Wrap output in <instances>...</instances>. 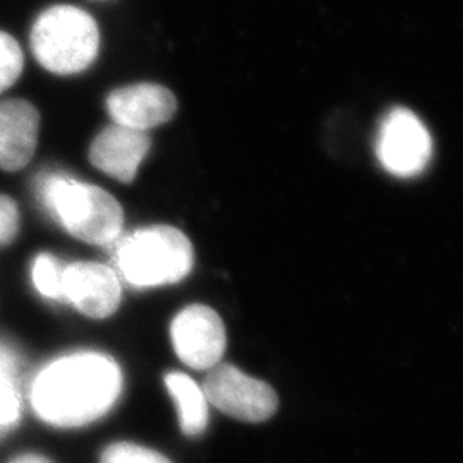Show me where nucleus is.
<instances>
[{
	"label": "nucleus",
	"instance_id": "nucleus-1",
	"mask_svg": "<svg viewBox=\"0 0 463 463\" xmlns=\"http://www.w3.org/2000/svg\"><path fill=\"white\" fill-rule=\"evenodd\" d=\"M122 371L101 352L84 350L45 365L32 384L34 414L53 428H83L109 414L122 393Z\"/></svg>",
	"mask_w": 463,
	"mask_h": 463
},
{
	"label": "nucleus",
	"instance_id": "nucleus-2",
	"mask_svg": "<svg viewBox=\"0 0 463 463\" xmlns=\"http://www.w3.org/2000/svg\"><path fill=\"white\" fill-rule=\"evenodd\" d=\"M36 194L43 210L64 231L86 244L107 246L120 237L122 206L99 185L50 172L38 179Z\"/></svg>",
	"mask_w": 463,
	"mask_h": 463
},
{
	"label": "nucleus",
	"instance_id": "nucleus-3",
	"mask_svg": "<svg viewBox=\"0 0 463 463\" xmlns=\"http://www.w3.org/2000/svg\"><path fill=\"white\" fill-rule=\"evenodd\" d=\"M120 277L136 288L165 287L184 280L194 266V249L184 232L153 225L124 237L114 250Z\"/></svg>",
	"mask_w": 463,
	"mask_h": 463
},
{
	"label": "nucleus",
	"instance_id": "nucleus-4",
	"mask_svg": "<svg viewBox=\"0 0 463 463\" xmlns=\"http://www.w3.org/2000/svg\"><path fill=\"white\" fill-rule=\"evenodd\" d=\"M99 49V26L80 7L55 5L34 21L32 50L36 61L53 74L83 72L97 59Z\"/></svg>",
	"mask_w": 463,
	"mask_h": 463
},
{
	"label": "nucleus",
	"instance_id": "nucleus-5",
	"mask_svg": "<svg viewBox=\"0 0 463 463\" xmlns=\"http://www.w3.org/2000/svg\"><path fill=\"white\" fill-rule=\"evenodd\" d=\"M380 165L398 179L422 174L432 158V137L426 124L405 107H395L381 118L376 136Z\"/></svg>",
	"mask_w": 463,
	"mask_h": 463
},
{
	"label": "nucleus",
	"instance_id": "nucleus-6",
	"mask_svg": "<svg viewBox=\"0 0 463 463\" xmlns=\"http://www.w3.org/2000/svg\"><path fill=\"white\" fill-rule=\"evenodd\" d=\"M208 403L241 422H265L279 411V397L265 381L232 364L215 365L203 383Z\"/></svg>",
	"mask_w": 463,
	"mask_h": 463
},
{
	"label": "nucleus",
	"instance_id": "nucleus-7",
	"mask_svg": "<svg viewBox=\"0 0 463 463\" xmlns=\"http://www.w3.org/2000/svg\"><path fill=\"white\" fill-rule=\"evenodd\" d=\"M170 338L177 357L196 371H210L222 363L227 331L215 309L193 304L184 307L170 325Z\"/></svg>",
	"mask_w": 463,
	"mask_h": 463
},
{
	"label": "nucleus",
	"instance_id": "nucleus-8",
	"mask_svg": "<svg viewBox=\"0 0 463 463\" xmlns=\"http://www.w3.org/2000/svg\"><path fill=\"white\" fill-rule=\"evenodd\" d=\"M62 298L86 317L105 319L118 309L122 287L112 268L80 261L64 266Z\"/></svg>",
	"mask_w": 463,
	"mask_h": 463
},
{
	"label": "nucleus",
	"instance_id": "nucleus-9",
	"mask_svg": "<svg viewBox=\"0 0 463 463\" xmlns=\"http://www.w3.org/2000/svg\"><path fill=\"white\" fill-rule=\"evenodd\" d=\"M107 112L117 126L146 133L175 116L177 99L160 84H129L109 95Z\"/></svg>",
	"mask_w": 463,
	"mask_h": 463
},
{
	"label": "nucleus",
	"instance_id": "nucleus-10",
	"mask_svg": "<svg viewBox=\"0 0 463 463\" xmlns=\"http://www.w3.org/2000/svg\"><path fill=\"white\" fill-rule=\"evenodd\" d=\"M149 148L148 134L112 124L93 139L90 146V162L118 183L131 184Z\"/></svg>",
	"mask_w": 463,
	"mask_h": 463
},
{
	"label": "nucleus",
	"instance_id": "nucleus-11",
	"mask_svg": "<svg viewBox=\"0 0 463 463\" xmlns=\"http://www.w3.org/2000/svg\"><path fill=\"white\" fill-rule=\"evenodd\" d=\"M40 134V114L26 99L0 101V168L16 172L33 158Z\"/></svg>",
	"mask_w": 463,
	"mask_h": 463
},
{
	"label": "nucleus",
	"instance_id": "nucleus-12",
	"mask_svg": "<svg viewBox=\"0 0 463 463\" xmlns=\"http://www.w3.org/2000/svg\"><path fill=\"white\" fill-rule=\"evenodd\" d=\"M165 386L175 403L179 424L185 436H201L210 420V403L199 386L191 376L172 371L165 374Z\"/></svg>",
	"mask_w": 463,
	"mask_h": 463
},
{
	"label": "nucleus",
	"instance_id": "nucleus-13",
	"mask_svg": "<svg viewBox=\"0 0 463 463\" xmlns=\"http://www.w3.org/2000/svg\"><path fill=\"white\" fill-rule=\"evenodd\" d=\"M64 265L49 252L38 254L32 263V281L36 292L49 300H62Z\"/></svg>",
	"mask_w": 463,
	"mask_h": 463
},
{
	"label": "nucleus",
	"instance_id": "nucleus-14",
	"mask_svg": "<svg viewBox=\"0 0 463 463\" xmlns=\"http://www.w3.org/2000/svg\"><path fill=\"white\" fill-rule=\"evenodd\" d=\"M99 463H172V460L151 448L122 441L105 448Z\"/></svg>",
	"mask_w": 463,
	"mask_h": 463
},
{
	"label": "nucleus",
	"instance_id": "nucleus-15",
	"mask_svg": "<svg viewBox=\"0 0 463 463\" xmlns=\"http://www.w3.org/2000/svg\"><path fill=\"white\" fill-rule=\"evenodd\" d=\"M24 66L23 50L9 33L0 32V93L16 83Z\"/></svg>",
	"mask_w": 463,
	"mask_h": 463
},
{
	"label": "nucleus",
	"instance_id": "nucleus-16",
	"mask_svg": "<svg viewBox=\"0 0 463 463\" xmlns=\"http://www.w3.org/2000/svg\"><path fill=\"white\" fill-rule=\"evenodd\" d=\"M21 417V398L16 383L0 376V436L13 430Z\"/></svg>",
	"mask_w": 463,
	"mask_h": 463
},
{
	"label": "nucleus",
	"instance_id": "nucleus-17",
	"mask_svg": "<svg viewBox=\"0 0 463 463\" xmlns=\"http://www.w3.org/2000/svg\"><path fill=\"white\" fill-rule=\"evenodd\" d=\"M19 232V210L13 198L0 194V248L11 244Z\"/></svg>",
	"mask_w": 463,
	"mask_h": 463
},
{
	"label": "nucleus",
	"instance_id": "nucleus-18",
	"mask_svg": "<svg viewBox=\"0 0 463 463\" xmlns=\"http://www.w3.org/2000/svg\"><path fill=\"white\" fill-rule=\"evenodd\" d=\"M17 367H19V357L16 352L0 342V376L14 380Z\"/></svg>",
	"mask_w": 463,
	"mask_h": 463
},
{
	"label": "nucleus",
	"instance_id": "nucleus-19",
	"mask_svg": "<svg viewBox=\"0 0 463 463\" xmlns=\"http://www.w3.org/2000/svg\"><path fill=\"white\" fill-rule=\"evenodd\" d=\"M11 463H52L49 458L42 457V455H36V453H26V455H21L16 457Z\"/></svg>",
	"mask_w": 463,
	"mask_h": 463
},
{
	"label": "nucleus",
	"instance_id": "nucleus-20",
	"mask_svg": "<svg viewBox=\"0 0 463 463\" xmlns=\"http://www.w3.org/2000/svg\"><path fill=\"white\" fill-rule=\"evenodd\" d=\"M99 2H101V0H99Z\"/></svg>",
	"mask_w": 463,
	"mask_h": 463
}]
</instances>
